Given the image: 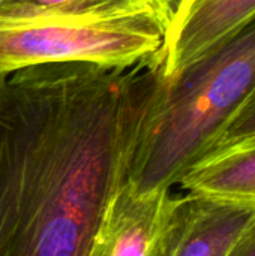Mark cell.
Here are the masks:
<instances>
[{
  "label": "cell",
  "mask_w": 255,
  "mask_h": 256,
  "mask_svg": "<svg viewBox=\"0 0 255 256\" xmlns=\"http://www.w3.org/2000/svg\"><path fill=\"white\" fill-rule=\"evenodd\" d=\"M156 68L59 63L0 84V256H89Z\"/></svg>",
  "instance_id": "1"
},
{
  "label": "cell",
  "mask_w": 255,
  "mask_h": 256,
  "mask_svg": "<svg viewBox=\"0 0 255 256\" xmlns=\"http://www.w3.org/2000/svg\"><path fill=\"white\" fill-rule=\"evenodd\" d=\"M156 69L125 176L138 195L179 184L254 93L255 16L177 74Z\"/></svg>",
  "instance_id": "2"
},
{
  "label": "cell",
  "mask_w": 255,
  "mask_h": 256,
  "mask_svg": "<svg viewBox=\"0 0 255 256\" xmlns=\"http://www.w3.org/2000/svg\"><path fill=\"white\" fill-rule=\"evenodd\" d=\"M165 30L141 6L95 14H0V75L59 63L131 69L162 48Z\"/></svg>",
  "instance_id": "3"
},
{
  "label": "cell",
  "mask_w": 255,
  "mask_h": 256,
  "mask_svg": "<svg viewBox=\"0 0 255 256\" xmlns=\"http://www.w3.org/2000/svg\"><path fill=\"white\" fill-rule=\"evenodd\" d=\"M185 204V195L171 190L138 195L123 183L89 256H170Z\"/></svg>",
  "instance_id": "4"
},
{
  "label": "cell",
  "mask_w": 255,
  "mask_h": 256,
  "mask_svg": "<svg viewBox=\"0 0 255 256\" xmlns=\"http://www.w3.org/2000/svg\"><path fill=\"white\" fill-rule=\"evenodd\" d=\"M254 16L255 0H180L150 63L164 76L174 75Z\"/></svg>",
  "instance_id": "5"
},
{
  "label": "cell",
  "mask_w": 255,
  "mask_h": 256,
  "mask_svg": "<svg viewBox=\"0 0 255 256\" xmlns=\"http://www.w3.org/2000/svg\"><path fill=\"white\" fill-rule=\"evenodd\" d=\"M186 204L170 256H227L255 224V206L185 194Z\"/></svg>",
  "instance_id": "6"
},
{
  "label": "cell",
  "mask_w": 255,
  "mask_h": 256,
  "mask_svg": "<svg viewBox=\"0 0 255 256\" xmlns=\"http://www.w3.org/2000/svg\"><path fill=\"white\" fill-rule=\"evenodd\" d=\"M179 184L186 194L255 206V140L209 153Z\"/></svg>",
  "instance_id": "7"
},
{
  "label": "cell",
  "mask_w": 255,
  "mask_h": 256,
  "mask_svg": "<svg viewBox=\"0 0 255 256\" xmlns=\"http://www.w3.org/2000/svg\"><path fill=\"white\" fill-rule=\"evenodd\" d=\"M140 6L134 0H18L0 9L9 15H38V14H95ZM143 8V6H141Z\"/></svg>",
  "instance_id": "8"
},
{
  "label": "cell",
  "mask_w": 255,
  "mask_h": 256,
  "mask_svg": "<svg viewBox=\"0 0 255 256\" xmlns=\"http://www.w3.org/2000/svg\"><path fill=\"white\" fill-rule=\"evenodd\" d=\"M251 140H255V90L249 96V99L245 102V105L231 118V122L222 132L221 138L218 140L212 152L227 148Z\"/></svg>",
  "instance_id": "9"
},
{
  "label": "cell",
  "mask_w": 255,
  "mask_h": 256,
  "mask_svg": "<svg viewBox=\"0 0 255 256\" xmlns=\"http://www.w3.org/2000/svg\"><path fill=\"white\" fill-rule=\"evenodd\" d=\"M134 2L149 9L155 15V18L161 22L164 30H167L180 3V0H134Z\"/></svg>",
  "instance_id": "10"
},
{
  "label": "cell",
  "mask_w": 255,
  "mask_h": 256,
  "mask_svg": "<svg viewBox=\"0 0 255 256\" xmlns=\"http://www.w3.org/2000/svg\"><path fill=\"white\" fill-rule=\"evenodd\" d=\"M227 256H255V224L234 244Z\"/></svg>",
  "instance_id": "11"
},
{
  "label": "cell",
  "mask_w": 255,
  "mask_h": 256,
  "mask_svg": "<svg viewBox=\"0 0 255 256\" xmlns=\"http://www.w3.org/2000/svg\"><path fill=\"white\" fill-rule=\"evenodd\" d=\"M18 0H0V9H5V8H8V6H11V4H14V3H17Z\"/></svg>",
  "instance_id": "12"
},
{
  "label": "cell",
  "mask_w": 255,
  "mask_h": 256,
  "mask_svg": "<svg viewBox=\"0 0 255 256\" xmlns=\"http://www.w3.org/2000/svg\"><path fill=\"white\" fill-rule=\"evenodd\" d=\"M3 78H5V76H2V75H0V84H2V81H3Z\"/></svg>",
  "instance_id": "13"
}]
</instances>
